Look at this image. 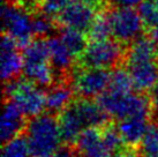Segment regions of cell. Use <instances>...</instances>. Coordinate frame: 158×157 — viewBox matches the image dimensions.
I'll return each instance as SVG.
<instances>
[{
  "label": "cell",
  "instance_id": "2e32d148",
  "mask_svg": "<svg viewBox=\"0 0 158 157\" xmlns=\"http://www.w3.org/2000/svg\"><path fill=\"white\" fill-rule=\"evenodd\" d=\"M151 124V117L136 116L119 120L118 127L123 142L128 146H141L142 139Z\"/></svg>",
  "mask_w": 158,
  "mask_h": 157
},
{
  "label": "cell",
  "instance_id": "f546056e",
  "mask_svg": "<svg viewBox=\"0 0 158 157\" xmlns=\"http://www.w3.org/2000/svg\"><path fill=\"white\" fill-rule=\"evenodd\" d=\"M117 7H129L134 8L136 6H140L144 0H110Z\"/></svg>",
  "mask_w": 158,
  "mask_h": 157
},
{
  "label": "cell",
  "instance_id": "e0dca14e",
  "mask_svg": "<svg viewBox=\"0 0 158 157\" xmlns=\"http://www.w3.org/2000/svg\"><path fill=\"white\" fill-rule=\"evenodd\" d=\"M48 53H50V61L54 72L64 74L67 73L72 68L74 62L75 54L67 46L60 36L50 37L48 39Z\"/></svg>",
  "mask_w": 158,
  "mask_h": 157
},
{
  "label": "cell",
  "instance_id": "4fadbf2b",
  "mask_svg": "<svg viewBox=\"0 0 158 157\" xmlns=\"http://www.w3.org/2000/svg\"><path fill=\"white\" fill-rule=\"evenodd\" d=\"M58 121L62 144L74 146L80 134L85 131L83 121L74 104V100L58 114Z\"/></svg>",
  "mask_w": 158,
  "mask_h": 157
},
{
  "label": "cell",
  "instance_id": "7402d4cb",
  "mask_svg": "<svg viewBox=\"0 0 158 157\" xmlns=\"http://www.w3.org/2000/svg\"><path fill=\"white\" fill-rule=\"evenodd\" d=\"M89 37L92 40H104L109 39L110 35H112L111 31L110 21L107 14H98L92 22L91 27L88 31Z\"/></svg>",
  "mask_w": 158,
  "mask_h": 157
},
{
  "label": "cell",
  "instance_id": "4dcf8cb0",
  "mask_svg": "<svg viewBox=\"0 0 158 157\" xmlns=\"http://www.w3.org/2000/svg\"><path fill=\"white\" fill-rule=\"evenodd\" d=\"M10 2H13L15 5H19L23 8H34L37 2H40V0H10Z\"/></svg>",
  "mask_w": 158,
  "mask_h": 157
},
{
  "label": "cell",
  "instance_id": "52a82bcc",
  "mask_svg": "<svg viewBox=\"0 0 158 157\" xmlns=\"http://www.w3.org/2000/svg\"><path fill=\"white\" fill-rule=\"evenodd\" d=\"M123 57V46L118 40L104 39L89 43L80 56V61L83 67L110 70L118 65Z\"/></svg>",
  "mask_w": 158,
  "mask_h": 157
},
{
  "label": "cell",
  "instance_id": "d6986e66",
  "mask_svg": "<svg viewBox=\"0 0 158 157\" xmlns=\"http://www.w3.org/2000/svg\"><path fill=\"white\" fill-rule=\"evenodd\" d=\"M101 133L103 141H104V143H105L107 150L110 151V154L117 151L118 149H120L123 146L126 144L123 142L121 133L119 131L118 124L113 119L109 120L101 127Z\"/></svg>",
  "mask_w": 158,
  "mask_h": 157
},
{
  "label": "cell",
  "instance_id": "7a4b0ae2",
  "mask_svg": "<svg viewBox=\"0 0 158 157\" xmlns=\"http://www.w3.org/2000/svg\"><path fill=\"white\" fill-rule=\"evenodd\" d=\"M96 100L113 120H123L136 116L151 117L149 95L142 92L118 94L107 90L97 97Z\"/></svg>",
  "mask_w": 158,
  "mask_h": 157
},
{
  "label": "cell",
  "instance_id": "83f0119b",
  "mask_svg": "<svg viewBox=\"0 0 158 157\" xmlns=\"http://www.w3.org/2000/svg\"><path fill=\"white\" fill-rule=\"evenodd\" d=\"M151 104V122L158 124V82L148 92Z\"/></svg>",
  "mask_w": 158,
  "mask_h": 157
},
{
  "label": "cell",
  "instance_id": "9a60e30c",
  "mask_svg": "<svg viewBox=\"0 0 158 157\" xmlns=\"http://www.w3.org/2000/svg\"><path fill=\"white\" fill-rule=\"evenodd\" d=\"M74 95L75 92L69 81H57L46 91L45 112L58 116L74 100Z\"/></svg>",
  "mask_w": 158,
  "mask_h": 157
},
{
  "label": "cell",
  "instance_id": "d6a6232c",
  "mask_svg": "<svg viewBox=\"0 0 158 157\" xmlns=\"http://www.w3.org/2000/svg\"><path fill=\"white\" fill-rule=\"evenodd\" d=\"M150 38L158 45V26L150 29Z\"/></svg>",
  "mask_w": 158,
  "mask_h": 157
},
{
  "label": "cell",
  "instance_id": "d4e9b609",
  "mask_svg": "<svg viewBox=\"0 0 158 157\" xmlns=\"http://www.w3.org/2000/svg\"><path fill=\"white\" fill-rule=\"evenodd\" d=\"M40 7L42 13L48 15V18H56L62 13L69 4V0H40Z\"/></svg>",
  "mask_w": 158,
  "mask_h": 157
},
{
  "label": "cell",
  "instance_id": "8992f818",
  "mask_svg": "<svg viewBox=\"0 0 158 157\" xmlns=\"http://www.w3.org/2000/svg\"><path fill=\"white\" fill-rule=\"evenodd\" d=\"M1 20L5 34L13 38L19 46H27L30 43L34 28L28 9L13 2H5L1 7Z\"/></svg>",
  "mask_w": 158,
  "mask_h": 157
},
{
  "label": "cell",
  "instance_id": "603a6c76",
  "mask_svg": "<svg viewBox=\"0 0 158 157\" xmlns=\"http://www.w3.org/2000/svg\"><path fill=\"white\" fill-rule=\"evenodd\" d=\"M141 149L145 157L158 156V124L151 122L141 142Z\"/></svg>",
  "mask_w": 158,
  "mask_h": 157
},
{
  "label": "cell",
  "instance_id": "277c9868",
  "mask_svg": "<svg viewBox=\"0 0 158 157\" xmlns=\"http://www.w3.org/2000/svg\"><path fill=\"white\" fill-rule=\"evenodd\" d=\"M4 98L14 102L28 119L44 113L46 108V92L26 78L5 82Z\"/></svg>",
  "mask_w": 158,
  "mask_h": 157
},
{
  "label": "cell",
  "instance_id": "44dd1931",
  "mask_svg": "<svg viewBox=\"0 0 158 157\" xmlns=\"http://www.w3.org/2000/svg\"><path fill=\"white\" fill-rule=\"evenodd\" d=\"M60 37L67 46L70 49V51L74 53L75 57H80L83 53L84 49L87 48L85 38H84L83 32H81V31L65 28L61 31Z\"/></svg>",
  "mask_w": 158,
  "mask_h": 157
},
{
  "label": "cell",
  "instance_id": "30bf717a",
  "mask_svg": "<svg viewBox=\"0 0 158 157\" xmlns=\"http://www.w3.org/2000/svg\"><path fill=\"white\" fill-rule=\"evenodd\" d=\"M29 119L23 114L18 105L10 100L4 98V112L1 117V141L7 143L14 138L26 132Z\"/></svg>",
  "mask_w": 158,
  "mask_h": 157
},
{
  "label": "cell",
  "instance_id": "4316f807",
  "mask_svg": "<svg viewBox=\"0 0 158 157\" xmlns=\"http://www.w3.org/2000/svg\"><path fill=\"white\" fill-rule=\"evenodd\" d=\"M109 157H145L141 146H128L125 144L117 151L112 153Z\"/></svg>",
  "mask_w": 158,
  "mask_h": 157
},
{
  "label": "cell",
  "instance_id": "ba28073f",
  "mask_svg": "<svg viewBox=\"0 0 158 157\" xmlns=\"http://www.w3.org/2000/svg\"><path fill=\"white\" fill-rule=\"evenodd\" d=\"M111 31L119 43H129L139 38L143 29V21L139 12L129 7H117L107 14Z\"/></svg>",
  "mask_w": 158,
  "mask_h": 157
},
{
  "label": "cell",
  "instance_id": "1f68e13d",
  "mask_svg": "<svg viewBox=\"0 0 158 157\" xmlns=\"http://www.w3.org/2000/svg\"><path fill=\"white\" fill-rule=\"evenodd\" d=\"M76 2H81V4L88 5V6H91V7H96V6H99L102 5V2L104 0H74Z\"/></svg>",
  "mask_w": 158,
  "mask_h": 157
},
{
  "label": "cell",
  "instance_id": "ffe728a7",
  "mask_svg": "<svg viewBox=\"0 0 158 157\" xmlns=\"http://www.w3.org/2000/svg\"><path fill=\"white\" fill-rule=\"evenodd\" d=\"M30 150L24 134L14 138L7 143L2 144L1 157H29Z\"/></svg>",
  "mask_w": 158,
  "mask_h": 157
},
{
  "label": "cell",
  "instance_id": "9c48e42d",
  "mask_svg": "<svg viewBox=\"0 0 158 157\" xmlns=\"http://www.w3.org/2000/svg\"><path fill=\"white\" fill-rule=\"evenodd\" d=\"M126 68L132 76L137 92L150 91L158 82V59L126 61Z\"/></svg>",
  "mask_w": 158,
  "mask_h": 157
},
{
  "label": "cell",
  "instance_id": "5b68a950",
  "mask_svg": "<svg viewBox=\"0 0 158 157\" xmlns=\"http://www.w3.org/2000/svg\"><path fill=\"white\" fill-rule=\"evenodd\" d=\"M68 81L76 96L92 100L109 90L111 73L109 70L80 66L72 72Z\"/></svg>",
  "mask_w": 158,
  "mask_h": 157
},
{
  "label": "cell",
  "instance_id": "8fae6325",
  "mask_svg": "<svg viewBox=\"0 0 158 157\" xmlns=\"http://www.w3.org/2000/svg\"><path fill=\"white\" fill-rule=\"evenodd\" d=\"M1 78L5 82L18 78L23 72V54L19 52V45L13 38L5 34L1 38Z\"/></svg>",
  "mask_w": 158,
  "mask_h": 157
},
{
  "label": "cell",
  "instance_id": "836d02e7",
  "mask_svg": "<svg viewBox=\"0 0 158 157\" xmlns=\"http://www.w3.org/2000/svg\"><path fill=\"white\" fill-rule=\"evenodd\" d=\"M157 157H158V156H157Z\"/></svg>",
  "mask_w": 158,
  "mask_h": 157
},
{
  "label": "cell",
  "instance_id": "f1b7e54d",
  "mask_svg": "<svg viewBox=\"0 0 158 157\" xmlns=\"http://www.w3.org/2000/svg\"><path fill=\"white\" fill-rule=\"evenodd\" d=\"M48 157H79L76 154L74 146H67V144H62L60 148L58 149L54 154H52Z\"/></svg>",
  "mask_w": 158,
  "mask_h": 157
},
{
  "label": "cell",
  "instance_id": "3957f363",
  "mask_svg": "<svg viewBox=\"0 0 158 157\" xmlns=\"http://www.w3.org/2000/svg\"><path fill=\"white\" fill-rule=\"evenodd\" d=\"M22 54L26 78L40 88H50L56 83V72L50 61L48 40L42 38L31 40L24 46Z\"/></svg>",
  "mask_w": 158,
  "mask_h": 157
},
{
  "label": "cell",
  "instance_id": "5bb4252c",
  "mask_svg": "<svg viewBox=\"0 0 158 157\" xmlns=\"http://www.w3.org/2000/svg\"><path fill=\"white\" fill-rule=\"evenodd\" d=\"M74 148L79 157H109L111 155L103 141L101 127H90L82 132Z\"/></svg>",
  "mask_w": 158,
  "mask_h": 157
},
{
  "label": "cell",
  "instance_id": "6da1fadb",
  "mask_svg": "<svg viewBox=\"0 0 158 157\" xmlns=\"http://www.w3.org/2000/svg\"><path fill=\"white\" fill-rule=\"evenodd\" d=\"M30 157H48L62 146L58 116L44 113L29 119L26 132Z\"/></svg>",
  "mask_w": 158,
  "mask_h": 157
},
{
  "label": "cell",
  "instance_id": "484cf974",
  "mask_svg": "<svg viewBox=\"0 0 158 157\" xmlns=\"http://www.w3.org/2000/svg\"><path fill=\"white\" fill-rule=\"evenodd\" d=\"M32 28H34V35L44 37L52 32L54 27L52 23V19L42 13L40 15L32 18Z\"/></svg>",
  "mask_w": 158,
  "mask_h": 157
},
{
  "label": "cell",
  "instance_id": "7c38bea8",
  "mask_svg": "<svg viewBox=\"0 0 158 157\" xmlns=\"http://www.w3.org/2000/svg\"><path fill=\"white\" fill-rule=\"evenodd\" d=\"M95 18L96 14L94 7L73 1L67 5L66 8L58 16V20L65 28L85 32L89 31Z\"/></svg>",
  "mask_w": 158,
  "mask_h": 157
},
{
  "label": "cell",
  "instance_id": "cb8c5ba5",
  "mask_svg": "<svg viewBox=\"0 0 158 157\" xmlns=\"http://www.w3.org/2000/svg\"><path fill=\"white\" fill-rule=\"evenodd\" d=\"M137 12L144 26L150 29L158 26V0H144L139 6Z\"/></svg>",
  "mask_w": 158,
  "mask_h": 157
},
{
  "label": "cell",
  "instance_id": "ac0fdd59",
  "mask_svg": "<svg viewBox=\"0 0 158 157\" xmlns=\"http://www.w3.org/2000/svg\"><path fill=\"white\" fill-rule=\"evenodd\" d=\"M134 89H135L134 82L127 68L117 67L111 72V81L109 87L110 91L118 94H128L133 92Z\"/></svg>",
  "mask_w": 158,
  "mask_h": 157
}]
</instances>
